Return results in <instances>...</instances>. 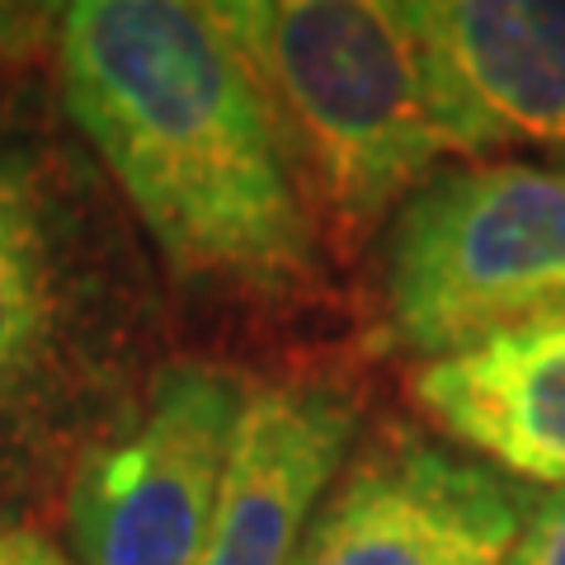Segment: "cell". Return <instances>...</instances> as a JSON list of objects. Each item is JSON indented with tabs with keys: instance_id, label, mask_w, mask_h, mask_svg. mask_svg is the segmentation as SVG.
I'll return each mask as SVG.
<instances>
[{
	"instance_id": "6da1fadb",
	"label": "cell",
	"mask_w": 565,
	"mask_h": 565,
	"mask_svg": "<svg viewBox=\"0 0 565 565\" xmlns=\"http://www.w3.org/2000/svg\"><path fill=\"white\" fill-rule=\"evenodd\" d=\"M57 85L174 278L245 297L316 282L274 118L203 6L81 0L57 24Z\"/></svg>"
},
{
	"instance_id": "7a4b0ae2",
	"label": "cell",
	"mask_w": 565,
	"mask_h": 565,
	"mask_svg": "<svg viewBox=\"0 0 565 565\" xmlns=\"http://www.w3.org/2000/svg\"><path fill=\"white\" fill-rule=\"evenodd\" d=\"M297 193L353 250L448 156L405 0H212Z\"/></svg>"
},
{
	"instance_id": "3957f363",
	"label": "cell",
	"mask_w": 565,
	"mask_h": 565,
	"mask_svg": "<svg viewBox=\"0 0 565 565\" xmlns=\"http://www.w3.org/2000/svg\"><path fill=\"white\" fill-rule=\"evenodd\" d=\"M382 311L424 363L565 316V174L519 156L429 174L386 232Z\"/></svg>"
},
{
	"instance_id": "277c9868",
	"label": "cell",
	"mask_w": 565,
	"mask_h": 565,
	"mask_svg": "<svg viewBox=\"0 0 565 565\" xmlns=\"http://www.w3.org/2000/svg\"><path fill=\"white\" fill-rule=\"evenodd\" d=\"M245 386L212 363L156 373L141 415L76 467V565H199Z\"/></svg>"
},
{
	"instance_id": "5b68a950",
	"label": "cell",
	"mask_w": 565,
	"mask_h": 565,
	"mask_svg": "<svg viewBox=\"0 0 565 565\" xmlns=\"http://www.w3.org/2000/svg\"><path fill=\"white\" fill-rule=\"evenodd\" d=\"M519 523L523 494L509 476L392 434L344 467L292 565H504Z\"/></svg>"
},
{
	"instance_id": "8992f818",
	"label": "cell",
	"mask_w": 565,
	"mask_h": 565,
	"mask_svg": "<svg viewBox=\"0 0 565 565\" xmlns=\"http://www.w3.org/2000/svg\"><path fill=\"white\" fill-rule=\"evenodd\" d=\"M448 156L565 174V0H405Z\"/></svg>"
},
{
	"instance_id": "52a82bcc",
	"label": "cell",
	"mask_w": 565,
	"mask_h": 565,
	"mask_svg": "<svg viewBox=\"0 0 565 565\" xmlns=\"http://www.w3.org/2000/svg\"><path fill=\"white\" fill-rule=\"evenodd\" d=\"M359 438V411L334 386H250L226 448L199 565H292Z\"/></svg>"
},
{
	"instance_id": "ba28073f",
	"label": "cell",
	"mask_w": 565,
	"mask_h": 565,
	"mask_svg": "<svg viewBox=\"0 0 565 565\" xmlns=\"http://www.w3.org/2000/svg\"><path fill=\"white\" fill-rule=\"evenodd\" d=\"M411 396L476 462L565 486V316L419 363Z\"/></svg>"
},
{
	"instance_id": "9c48e42d",
	"label": "cell",
	"mask_w": 565,
	"mask_h": 565,
	"mask_svg": "<svg viewBox=\"0 0 565 565\" xmlns=\"http://www.w3.org/2000/svg\"><path fill=\"white\" fill-rule=\"evenodd\" d=\"M57 349V274L29 174L0 151V415L14 411Z\"/></svg>"
},
{
	"instance_id": "30bf717a",
	"label": "cell",
	"mask_w": 565,
	"mask_h": 565,
	"mask_svg": "<svg viewBox=\"0 0 565 565\" xmlns=\"http://www.w3.org/2000/svg\"><path fill=\"white\" fill-rule=\"evenodd\" d=\"M504 565H565V486L542 490L523 509L519 537L509 546Z\"/></svg>"
},
{
	"instance_id": "8fae6325",
	"label": "cell",
	"mask_w": 565,
	"mask_h": 565,
	"mask_svg": "<svg viewBox=\"0 0 565 565\" xmlns=\"http://www.w3.org/2000/svg\"><path fill=\"white\" fill-rule=\"evenodd\" d=\"M0 565H76L29 527H0Z\"/></svg>"
}]
</instances>
